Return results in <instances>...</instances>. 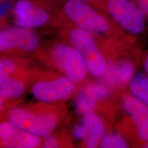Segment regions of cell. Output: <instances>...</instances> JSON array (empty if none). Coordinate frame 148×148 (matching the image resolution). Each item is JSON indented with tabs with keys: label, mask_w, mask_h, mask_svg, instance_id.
<instances>
[{
	"label": "cell",
	"mask_w": 148,
	"mask_h": 148,
	"mask_svg": "<svg viewBox=\"0 0 148 148\" xmlns=\"http://www.w3.org/2000/svg\"><path fill=\"white\" fill-rule=\"evenodd\" d=\"M135 73V66L130 60H121L107 65L101 76L103 82L112 87H121L129 84Z\"/></svg>",
	"instance_id": "cell-11"
},
{
	"label": "cell",
	"mask_w": 148,
	"mask_h": 148,
	"mask_svg": "<svg viewBox=\"0 0 148 148\" xmlns=\"http://www.w3.org/2000/svg\"><path fill=\"white\" fill-rule=\"evenodd\" d=\"M40 144V137L21 130L10 122L0 123V145L7 148H35Z\"/></svg>",
	"instance_id": "cell-9"
},
{
	"label": "cell",
	"mask_w": 148,
	"mask_h": 148,
	"mask_svg": "<svg viewBox=\"0 0 148 148\" xmlns=\"http://www.w3.org/2000/svg\"><path fill=\"white\" fill-rule=\"evenodd\" d=\"M105 1L108 14L122 29L132 34H138L144 30L145 14L131 0Z\"/></svg>",
	"instance_id": "cell-4"
},
{
	"label": "cell",
	"mask_w": 148,
	"mask_h": 148,
	"mask_svg": "<svg viewBox=\"0 0 148 148\" xmlns=\"http://www.w3.org/2000/svg\"><path fill=\"white\" fill-rule=\"evenodd\" d=\"M145 147L148 148V142H146V144L145 145Z\"/></svg>",
	"instance_id": "cell-26"
},
{
	"label": "cell",
	"mask_w": 148,
	"mask_h": 148,
	"mask_svg": "<svg viewBox=\"0 0 148 148\" xmlns=\"http://www.w3.org/2000/svg\"><path fill=\"white\" fill-rule=\"evenodd\" d=\"M4 98H3L2 96H1V93H0V110H1L3 108V103H4Z\"/></svg>",
	"instance_id": "cell-24"
},
{
	"label": "cell",
	"mask_w": 148,
	"mask_h": 148,
	"mask_svg": "<svg viewBox=\"0 0 148 148\" xmlns=\"http://www.w3.org/2000/svg\"><path fill=\"white\" fill-rule=\"evenodd\" d=\"M122 104L132 119L138 137L148 142V106L132 95H125Z\"/></svg>",
	"instance_id": "cell-10"
},
{
	"label": "cell",
	"mask_w": 148,
	"mask_h": 148,
	"mask_svg": "<svg viewBox=\"0 0 148 148\" xmlns=\"http://www.w3.org/2000/svg\"><path fill=\"white\" fill-rule=\"evenodd\" d=\"M99 147L102 148H127L128 144L122 136L116 134H105L101 140Z\"/></svg>",
	"instance_id": "cell-16"
},
{
	"label": "cell",
	"mask_w": 148,
	"mask_h": 148,
	"mask_svg": "<svg viewBox=\"0 0 148 148\" xmlns=\"http://www.w3.org/2000/svg\"><path fill=\"white\" fill-rule=\"evenodd\" d=\"M144 69H145V73H146V74H147V75L148 77V55L145 58V62H144Z\"/></svg>",
	"instance_id": "cell-23"
},
{
	"label": "cell",
	"mask_w": 148,
	"mask_h": 148,
	"mask_svg": "<svg viewBox=\"0 0 148 148\" xmlns=\"http://www.w3.org/2000/svg\"><path fill=\"white\" fill-rule=\"evenodd\" d=\"M39 42L38 35L32 29L14 25L0 30V53L14 49L32 52L38 48Z\"/></svg>",
	"instance_id": "cell-7"
},
{
	"label": "cell",
	"mask_w": 148,
	"mask_h": 148,
	"mask_svg": "<svg viewBox=\"0 0 148 148\" xmlns=\"http://www.w3.org/2000/svg\"><path fill=\"white\" fill-rule=\"evenodd\" d=\"M62 12L72 24L92 34H106L111 29L108 18L93 8L91 3L82 0H65L62 4Z\"/></svg>",
	"instance_id": "cell-1"
},
{
	"label": "cell",
	"mask_w": 148,
	"mask_h": 148,
	"mask_svg": "<svg viewBox=\"0 0 148 148\" xmlns=\"http://www.w3.org/2000/svg\"><path fill=\"white\" fill-rule=\"evenodd\" d=\"M16 69V62L8 58L0 57V85L12 77Z\"/></svg>",
	"instance_id": "cell-17"
},
{
	"label": "cell",
	"mask_w": 148,
	"mask_h": 148,
	"mask_svg": "<svg viewBox=\"0 0 148 148\" xmlns=\"http://www.w3.org/2000/svg\"><path fill=\"white\" fill-rule=\"evenodd\" d=\"M85 141V145L86 147L88 148H96L98 147L100 144V142L98 141L97 140L93 139V138H90V137H86V139L84 140Z\"/></svg>",
	"instance_id": "cell-21"
},
{
	"label": "cell",
	"mask_w": 148,
	"mask_h": 148,
	"mask_svg": "<svg viewBox=\"0 0 148 148\" xmlns=\"http://www.w3.org/2000/svg\"><path fill=\"white\" fill-rule=\"evenodd\" d=\"M129 86L132 95L148 106V77L142 73L134 74Z\"/></svg>",
	"instance_id": "cell-13"
},
{
	"label": "cell",
	"mask_w": 148,
	"mask_h": 148,
	"mask_svg": "<svg viewBox=\"0 0 148 148\" xmlns=\"http://www.w3.org/2000/svg\"><path fill=\"white\" fill-rule=\"evenodd\" d=\"M82 123L87 131L88 137L100 142L105 135V126L102 119L93 112L82 114Z\"/></svg>",
	"instance_id": "cell-12"
},
{
	"label": "cell",
	"mask_w": 148,
	"mask_h": 148,
	"mask_svg": "<svg viewBox=\"0 0 148 148\" xmlns=\"http://www.w3.org/2000/svg\"><path fill=\"white\" fill-rule=\"evenodd\" d=\"M25 91V85L19 79L10 77L0 85V93L5 99L21 97Z\"/></svg>",
	"instance_id": "cell-14"
},
{
	"label": "cell",
	"mask_w": 148,
	"mask_h": 148,
	"mask_svg": "<svg viewBox=\"0 0 148 148\" xmlns=\"http://www.w3.org/2000/svg\"><path fill=\"white\" fill-rule=\"evenodd\" d=\"M51 54L53 62L73 82H80L86 78L88 73L86 63L73 45L58 44L53 48Z\"/></svg>",
	"instance_id": "cell-6"
},
{
	"label": "cell",
	"mask_w": 148,
	"mask_h": 148,
	"mask_svg": "<svg viewBox=\"0 0 148 148\" xmlns=\"http://www.w3.org/2000/svg\"><path fill=\"white\" fill-rule=\"evenodd\" d=\"M0 24H1V23H0Z\"/></svg>",
	"instance_id": "cell-27"
},
{
	"label": "cell",
	"mask_w": 148,
	"mask_h": 148,
	"mask_svg": "<svg viewBox=\"0 0 148 148\" xmlns=\"http://www.w3.org/2000/svg\"><path fill=\"white\" fill-rule=\"evenodd\" d=\"M84 89L89 92L92 97L99 100H104L110 97V92L107 86L99 83H90L86 85Z\"/></svg>",
	"instance_id": "cell-18"
},
{
	"label": "cell",
	"mask_w": 148,
	"mask_h": 148,
	"mask_svg": "<svg viewBox=\"0 0 148 148\" xmlns=\"http://www.w3.org/2000/svg\"><path fill=\"white\" fill-rule=\"evenodd\" d=\"M75 84L65 75L51 80L39 81L32 86V93L41 102H55L69 97L75 90Z\"/></svg>",
	"instance_id": "cell-8"
},
{
	"label": "cell",
	"mask_w": 148,
	"mask_h": 148,
	"mask_svg": "<svg viewBox=\"0 0 148 148\" xmlns=\"http://www.w3.org/2000/svg\"><path fill=\"white\" fill-rule=\"evenodd\" d=\"M8 120L18 128L40 138L51 134L58 124L54 114L49 112L35 113L21 108L11 109Z\"/></svg>",
	"instance_id": "cell-3"
},
{
	"label": "cell",
	"mask_w": 148,
	"mask_h": 148,
	"mask_svg": "<svg viewBox=\"0 0 148 148\" xmlns=\"http://www.w3.org/2000/svg\"><path fill=\"white\" fill-rule=\"evenodd\" d=\"M42 141V147L45 148H58L59 147V143L58 138L52 134H49L44 137Z\"/></svg>",
	"instance_id": "cell-20"
},
{
	"label": "cell",
	"mask_w": 148,
	"mask_h": 148,
	"mask_svg": "<svg viewBox=\"0 0 148 148\" xmlns=\"http://www.w3.org/2000/svg\"><path fill=\"white\" fill-rule=\"evenodd\" d=\"M138 7L145 16L148 17V0H137Z\"/></svg>",
	"instance_id": "cell-22"
},
{
	"label": "cell",
	"mask_w": 148,
	"mask_h": 148,
	"mask_svg": "<svg viewBox=\"0 0 148 148\" xmlns=\"http://www.w3.org/2000/svg\"><path fill=\"white\" fill-rule=\"evenodd\" d=\"M82 1L91 3H94V2H99V1H103V0H82Z\"/></svg>",
	"instance_id": "cell-25"
},
{
	"label": "cell",
	"mask_w": 148,
	"mask_h": 148,
	"mask_svg": "<svg viewBox=\"0 0 148 148\" xmlns=\"http://www.w3.org/2000/svg\"><path fill=\"white\" fill-rule=\"evenodd\" d=\"M69 38L72 45L84 58L88 73L95 77H101L108 64L97 47L92 34L73 25L69 31Z\"/></svg>",
	"instance_id": "cell-2"
},
{
	"label": "cell",
	"mask_w": 148,
	"mask_h": 148,
	"mask_svg": "<svg viewBox=\"0 0 148 148\" xmlns=\"http://www.w3.org/2000/svg\"><path fill=\"white\" fill-rule=\"evenodd\" d=\"M97 101V99L84 88L79 92L75 98V109L79 113L82 114L86 112H92L95 108Z\"/></svg>",
	"instance_id": "cell-15"
},
{
	"label": "cell",
	"mask_w": 148,
	"mask_h": 148,
	"mask_svg": "<svg viewBox=\"0 0 148 148\" xmlns=\"http://www.w3.org/2000/svg\"><path fill=\"white\" fill-rule=\"evenodd\" d=\"M72 133H73L74 137L77 140H84L88 136L87 131H86V130L84 125H82V123L75 125L73 127Z\"/></svg>",
	"instance_id": "cell-19"
},
{
	"label": "cell",
	"mask_w": 148,
	"mask_h": 148,
	"mask_svg": "<svg viewBox=\"0 0 148 148\" xmlns=\"http://www.w3.org/2000/svg\"><path fill=\"white\" fill-rule=\"evenodd\" d=\"M12 14L15 25L32 29L44 26L51 17L48 5L40 0H16Z\"/></svg>",
	"instance_id": "cell-5"
}]
</instances>
